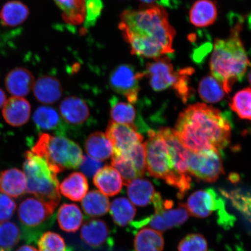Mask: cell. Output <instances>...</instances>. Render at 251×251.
<instances>
[{
	"label": "cell",
	"instance_id": "484cf974",
	"mask_svg": "<svg viewBox=\"0 0 251 251\" xmlns=\"http://www.w3.org/2000/svg\"><path fill=\"white\" fill-rule=\"evenodd\" d=\"M59 227L68 233L77 231L83 224V216L78 206L73 203H64L57 213Z\"/></svg>",
	"mask_w": 251,
	"mask_h": 251
},
{
	"label": "cell",
	"instance_id": "44dd1931",
	"mask_svg": "<svg viewBox=\"0 0 251 251\" xmlns=\"http://www.w3.org/2000/svg\"><path fill=\"white\" fill-rule=\"evenodd\" d=\"M26 192V178L23 172L11 168L0 173V193L13 198Z\"/></svg>",
	"mask_w": 251,
	"mask_h": 251
},
{
	"label": "cell",
	"instance_id": "5bb4252c",
	"mask_svg": "<svg viewBox=\"0 0 251 251\" xmlns=\"http://www.w3.org/2000/svg\"><path fill=\"white\" fill-rule=\"evenodd\" d=\"M60 114L65 122L72 126H81L89 119L90 109L87 103L78 97L71 96L63 100L59 105Z\"/></svg>",
	"mask_w": 251,
	"mask_h": 251
},
{
	"label": "cell",
	"instance_id": "74e56055",
	"mask_svg": "<svg viewBox=\"0 0 251 251\" xmlns=\"http://www.w3.org/2000/svg\"><path fill=\"white\" fill-rule=\"evenodd\" d=\"M178 251H208V243L202 235L190 234L182 239L178 246Z\"/></svg>",
	"mask_w": 251,
	"mask_h": 251
},
{
	"label": "cell",
	"instance_id": "60d3db41",
	"mask_svg": "<svg viewBox=\"0 0 251 251\" xmlns=\"http://www.w3.org/2000/svg\"><path fill=\"white\" fill-rule=\"evenodd\" d=\"M194 72V69L191 68H187L179 71V77L177 83L173 87L184 102L187 101L191 96V92L188 86V79Z\"/></svg>",
	"mask_w": 251,
	"mask_h": 251
},
{
	"label": "cell",
	"instance_id": "ffe728a7",
	"mask_svg": "<svg viewBox=\"0 0 251 251\" xmlns=\"http://www.w3.org/2000/svg\"><path fill=\"white\" fill-rule=\"evenodd\" d=\"M33 89L36 99L45 104H51L57 102L63 93L60 81L50 76L39 77L34 83Z\"/></svg>",
	"mask_w": 251,
	"mask_h": 251
},
{
	"label": "cell",
	"instance_id": "8992f818",
	"mask_svg": "<svg viewBox=\"0 0 251 251\" xmlns=\"http://www.w3.org/2000/svg\"><path fill=\"white\" fill-rule=\"evenodd\" d=\"M32 152L45 159L58 174L65 169L79 168L83 158L77 144L64 136L45 133L40 135Z\"/></svg>",
	"mask_w": 251,
	"mask_h": 251
},
{
	"label": "cell",
	"instance_id": "7402d4cb",
	"mask_svg": "<svg viewBox=\"0 0 251 251\" xmlns=\"http://www.w3.org/2000/svg\"><path fill=\"white\" fill-rule=\"evenodd\" d=\"M217 5L212 0H197L189 12L190 23L197 27H206L215 23L218 18Z\"/></svg>",
	"mask_w": 251,
	"mask_h": 251
},
{
	"label": "cell",
	"instance_id": "cb8c5ba5",
	"mask_svg": "<svg viewBox=\"0 0 251 251\" xmlns=\"http://www.w3.org/2000/svg\"><path fill=\"white\" fill-rule=\"evenodd\" d=\"M29 14V9L26 4L19 0H12L2 6L0 21L4 26L16 27L25 23Z\"/></svg>",
	"mask_w": 251,
	"mask_h": 251
},
{
	"label": "cell",
	"instance_id": "1f68e13d",
	"mask_svg": "<svg viewBox=\"0 0 251 251\" xmlns=\"http://www.w3.org/2000/svg\"><path fill=\"white\" fill-rule=\"evenodd\" d=\"M110 115L112 121L117 123L135 126L136 111L132 103L125 102L114 97L110 100Z\"/></svg>",
	"mask_w": 251,
	"mask_h": 251
},
{
	"label": "cell",
	"instance_id": "d590c367",
	"mask_svg": "<svg viewBox=\"0 0 251 251\" xmlns=\"http://www.w3.org/2000/svg\"><path fill=\"white\" fill-rule=\"evenodd\" d=\"M112 165L120 174L124 185L127 186L131 181L141 178L133 163L126 156L112 155Z\"/></svg>",
	"mask_w": 251,
	"mask_h": 251
},
{
	"label": "cell",
	"instance_id": "ab89813d",
	"mask_svg": "<svg viewBox=\"0 0 251 251\" xmlns=\"http://www.w3.org/2000/svg\"><path fill=\"white\" fill-rule=\"evenodd\" d=\"M123 156L127 157L133 163L140 177L144 176L147 171L146 149L144 144L142 143L138 144L132 150H130V151Z\"/></svg>",
	"mask_w": 251,
	"mask_h": 251
},
{
	"label": "cell",
	"instance_id": "bcb514c9",
	"mask_svg": "<svg viewBox=\"0 0 251 251\" xmlns=\"http://www.w3.org/2000/svg\"><path fill=\"white\" fill-rule=\"evenodd\" d=\"M16 251H39L35 248L28 246V245H25L19 248V249Z\"/></svg>",
	"mask_w": 251,
	"mask_h": 251
},
{
	"label": "cell",
	"instance_id": "6da1fadb",
	"mask_svg": "<svg viewBox=\"0 0 251 251\" xmlns=\"http://www.w3.org/2000/svg\"><path fill=\"white\" fill-rule=\"evenodd\" d=\"M119 28L131 54L156 59L174 52L176 31L166 9L159 5H143L122 12Z\"/></svg>",
	"mask_w": 251,
	"mask_h": 251
},
{
	"label": "cell",
	"instance_id": "83f0119b",
	"mask_svg": "<svg viewBox=\"0 0 251 251\" xmlns=\"http://www.w3.org/2000/svg\"><path fill=\"white\" fill-rule=\"evenodd\" d=\"M161 233L150 228L141 229L135 237V251H162L164 247V239Z\"/></svg>",
	"mask_w": 251,
	"mask_h": 251
},
{
	"label": "cell",
	"instance_id": "52a82bcc",
	"mask_svg": "<svg viewBox=\"0 0 251 251\" xmlns=\"http://www.w3.org/2000/svg\"><path fill=\"white\" fill-rule=\"evenodd\" d=\"M55 208L36 197L27 198L21 202L18 217L25 240L29 243L35 241L41 233L52 224Z\"/></svg>",
	"mask_w": 251,
	"mask_h": 251
},
{
	"label": "cell",
	"instance_id": "f546056e",
	"mask_svg": "<svg viewBox=\"0 0 251 251\" xmlns=\"http://www.w3.org/2000/svg\"><path fill=\"white\" fill-rule=\"evenodd\" d=\"M81 206L86 215L91 217H99L108 212L109 201L108 197L100 191L92 190L83 198Z\"/></svg>",
	"mask_w": 251,
	"mask_h": 251
},
{
	"label": "cell",
	"instance_id": "4dcf8cb0",
	"mask_svg": "<svg viewBox=\"0 0 251 251\" xmlns=\"http://www.w3.org/2000/svg\"><path fill=\"white\" fill-rule=\"evenodd\" d=\"M109 211L115 224L122 227L130 224L136 213L133 203L124 197L113 201Z\"/></svg>",
	"mask_w": 251,
	"mask_h": 251
},
{
	"label": "cell",
	"instance_id": "7dc6e473",
	"mask_svg": "<svg viewBox=\"0 0 251 251\" xmlns=\"http://www.w3.org/2000/svg\"><path fill=\"white\" fill-rule=\"evenodd\" d=\"M140 2H142L143 5H153L158 0H139Z\"/></svg>",
	"mask_w": 251,
	"mask_h": 251
},
{
	"label": "cell",
	"instance_id": "e0dca14e",
	"mask_svg": "<svg viewBox=\"0 0 251 251\" xmlns=\"http://www.w3.org/2000/svg\"><path fill=\"white\" fill-rule=\"evenodd\" d=\"M81 239L93 249H99L111 243L108 225L102 220L94 219L84 223L80 231Z\"/></svg>",
	"mask_w": 251,
	"mask_h": 251
},
{
	"label": "cell",
	"instance_id": "8fae6325",
	"mask_svg": "<svg viewBox=\"0 0 251 251\" xmlns=\"http://www.w3.org/2000/svg\"><path fill=\"white\" fill-rule=\"evenodd\" d=\"M147 64L144 76L149 79L151 86L156 92L174 87L179 77V71L175 72L170 59L166 56L154 59Z\"/></svg>",
	"mask_w": 251,
	"mask_h": 251
},
{
	"label": "cell",
	"instance_id": "e575fe53",
	"mask_svg": "<svg viewBox=\"0 0 251 251\" xmlns=\"http://www.w3.org/2000/svg\"><path fill=\"white\" fill-rule=\"evenodd\" d=\"M230 106L241 119L251 121V89L246 88L235 94Z\"/></svg>",
	"mask_w": 251,
	"mask_h": 251
},
{
	"label": "cell",
	"instance_id": "2e32d148",
	"mask_svg": "<svg viewBox=\"0 0 251 251\" xmlns=\"http://www.w3.org/2000/svg\"><path fill=\"white\" fill-rule=\"evenodd\" d=\"M35 80L31 72L25 68H16L9 71L5 78V86L14 97L26 96L33 89Z\"/></svg>",
	"mask_w": 251,
	"mask_h": 251
},
{
	"label": "cell",
	"instance_id": "f6af8a7d",
	"mask_svg": "<svg viewBox=\"0 0 251 251\" xmlns=\"http://www.w3.org/2000/svg\"><path fill=\"white\" fill-rule=\"evenodd\" d=\"M6 101H7V96H6L4 91L0 89V108L4 105Z\"/></svg>",
	"mask_w": 251,
	"mask_h": 251
},
{
	"label": "cell",
	"instance_id": "836d02e7",
	"mask_svg": "<svg viewBox=\"0 0 251 251\" xmlns=\"http://www.w3.org/2000/svg\"><path fill=\"white\" fill-rule=\"evenodd\" d=\"M21 237L20 229L14 223L6 221L0 224V251H11Z\"/></svg>",
	"mask_w": 251,
	"mask_h": 251
},
{
	"label": "cell",
	"instance_id": "8d00e7d4",
	"mask_svg": "<svg viewBox=\"0 0 251 251\" xmlns=\"http://www.w3.org/2000/svg\"><path fill=\"white\" fill-rule=\"evenodd\" d=\"M37 245L39 251H67L64 238L54 232L43 234L37 241Z\"/></svg>",
	"mask_w": 251,
	"mask_h": 251
},
{
	"label": "cell",
	"instance_id": "ac0fdd59",
	"mask_svg": "<svg viewBox=\"0 0 251 251\" xmlns=\"http://www.w3.org/2000/svg\"><path fill=\"white\" fill-rule=\"evenodd\" d=\"M33 121L39 130L54 131L58 136H63L67 130L61 114L50 106H42L37 108Z\"/></svg>",
	"mask_w": 251,
	"mask_h": 251
},
{
	"label": "cell",
	"instance_id": "5b68a950",
	"mask_svg": "<svg viewBox=\"0 0 251 251\" xmlns=\"http://www.w3.org/2000/svg\"><path fill=\"white\" fill-rule=\"evenodd\" d=\"M23 169L26 192L56 208L61 200L58 173L42 157L29 151L25 153Z\"/></svg>",
	"mask_w": 251,
	"mask_h": 251
},
{
	"label": "cell",
	"instance_id": "b9f144b4",
	"mask_svg": "<svg viewBox=\"0 0 251 251\" xmlns=\"http://www.w3.org/2000/svg\"><path fill=\"white\" fill-rule=\"evenodd\" d=\"M17 205L10 197L0 193V222H6L14 215Z\"/></svg>",
	"mask_w": 251,
	"mask_h": 251
},
{
	"label": "cell",
	"instance_id": "3957f363",
	"mask_svg": "<svg viewBox=\"0 0 251 251\" xmlns=\"http://www.w3.org/2000/svg\"><path fill=\"white\" fill-rule=\"evenodd\" d=\"M241 29V24H238L228 38L216 39L210 60L212 76L226 93L231 92L237 81L243 79L251 65L240 38Z\"/></svg>",
	"mask_w": 251,
	"mask_h": 251
},
{
	"label": "cell",
	"instance_id": "ba28073f",
	"mask_svg": "<svg viewBox=\"0 0 251 251\" xmlns=\"http://www.w3.org/2000/svg\"><path fill=\"white\" fill-rule=\"evenodd\" d=\"M190 176L203 181L213 183L224 174V166L218 151L206 150L193 152L190 151L187 158Z\"/></svg>",
	"mask_w": 251,
	"mask_h": 251
},
{
	"label": "cell",
	"instance_id": "f35d334b",
	"mask_svg": "<svg viewBox=\"0 0 251 251\" xmlns=\"http://www.w3.org/2000/svg\"><path fill=\"white\" fill-rule=\"evenodd\" d=\"M86 15L83 30L94 26L102 14V0H85Z\"/></svg>",
	"mask_w": 251,
	"mask_h": 251
},
{
	"label": "cell",
	"instance_id": "30bf717a",
	"mask_svg": "<svg viewBox=\"0 0 251 251\" xmlns=\"http://www.w3.org/2000/svg\"><path fill=\"white\" fill-rule=\"evenodd\" d=\"M106 136L112 144L113 154L124 155L135 146L143 142V137L137 127L110 121L106 128Z\"/></svg>",
	"mask_w": 251,
	"mask_h": 251
},
{
	"label": "cell",
	"instance_id": "d6986e66",
	"mask_svg": "<svg viewBox=\"0 0 251 251\" xmlns=\"http://www.w3.org/2000/svg\"><path fill=\"white\" fill-rule=\"evenodd\" d=\"M93 182L100 192L109 197L120 193L124 184L117 169L110 166L99 169L94 176Z\"/></svg>",
	"mask_w": 251,
	"mask_h": 251
},
{
	"label": "cell",
	"instance_id": "4316f807",
	"mask_svg": "<svg viewBox=\"0 0 251 251\" xmlns=\"http://www.w3.org/2000/svg\"><path fill=\"white\" fill-rule=\"evenodd\" d=\"M127 195L134 205L144 206L152 202L155 194V188L151 182L143 178H137L127 185Z\"/></svg>",
	"mask_w": 251,
	"mask_h": 251
},
{
	"label": "cell",
	"instance_id": "9a60e30c",
	"mask_svg": "<svg viewBox=\"0 0 251 251\" xmlns=\"http://www.w3.org/2000/svg\"><path fill=\"white\" fill-rule=\"evenodd\" d=\"M2 117L7 123L13 127L22 126L29 121L31 105L23 97H12L3 105Z\"/></svg>",
	"mask_w": 251,
	"mask_h": 251
},
{
	"label": "cell",
	"instance_id": "c3c4849f",
	"mask_svg": "<svg viewBox=\"0 0 251 251\" xmlns=\"http://www.w3.org/2000/svg\"><path fill=\"white\" fill-rule=\"evenodd\" d=\"M248 78H249V82L251 85V71L250 72L249 74V76H248Z\"/></svg>",
	"mask_w": 251,
	"mask_h": 251
},
{
	"label": "cell",
	"instance_id": "f1b7e54d",
	"mask_svg": "<svg viewBox=\"0 0 251 251\" xmlns=\"http://www.w3.org/2000/svg\"><path fill=\"white\" fill-rule=\"evenodd\" d=\"M62 11L65 23L72 25L83 24L85 19V0H54Z\"/></svg>",
	"mask_w": 251,
	"mask_h": 251
},
{
	"label": "cell",
	"instance_id": "603a6c76",
	"mask_svg": "<svg viewBox=\"0 0 251 251\" xmlns=\"http://www.w3.org/2000/svg\"><path fill=\"white\" fill-rule=\"evenodd\" d=\"M89 184L86 176L80 172L72 173L59 185L63 196L74 201H80L86 196Z\"/></svg>",
	"mask_w": 251,
	"mask_h": 251
},
{
	"label": "cell",
	"instance_id": "9c48e42d",
	"mask_svg": "<svg viewBox=\"0 0 251 251\" xmlns=\"http://www.w3.org/2000/svg\"><path fill=\"white\" fill-rule=\"evenodd\" d=\"M144 76V72H139L130 65H120L109 75V83L111 89L127 99L128 102H136L140 92L139 81Z\"/></svg>",
	"mask_w": 251,
	"mask_h": 251
},
{
	"label": "cell",
	"instance_id": "7a4b0ae2",
	"mask_svg": "<svg viewBox=\"0 0 251 251\" xmlns=\"http://www.w3.org/2000/svg\"><path fill=\"white\" fill-rule=\"evenodd\" d=\"M191 152L211 150L219 152L230 141L231 125L219 109L203 103L188 106L180 113L174 130Z\"/></svg>",
	"mask_w": 251,
	"mask_h": 251
},
{
	"label": "cell",
	"instance_id": "ee69618b",
	"mask_svg": "<svg viewBox=\"0 0 251 251\" xmlns=\"http://www.w3.org/2000/svg\"><path fill=\"white\" fill-rule=\"evenodd\" d=\"M231 196L234 205L251 221V197Z\"/></svg>",
	"mask_w": 251,
	"mask_h": 251
},
{
	"label": "cell",
	"instance_id": "4fadbf2b",
	"mask_svg": "<svg viewBox=\"0 0 251 251\" xmlns=\"http://www.w3.org/2000/svg\"><path fill=\"white\" fill-rule=\"evenodd\" d=\"M220 205L217 194L211 188L194 192L186 204L189 214L202 219L211 216L219 209Z\"/></svg>",
	"mask_w": 251,
	"mask_h": 251
},
{
	"label": "cell",
	"instance_id": "7bdbcfd3",
	"mask_svg": "<svg viewBox=\"0 0 251 251\" xmlns=\"http://www.w3.org/2000/svg\"><path fill=\"white\" fill-rule=\"evenodd\" d=\"M102 166L101 161L93 158L89 155H84L79 168L84 175L91 177H93Z\"/></svg>",
	"mask_w": 251,
	"mask_h": 251
},
{
	"label": "cell",
	"instance_id": "d4e9b609",
	"mask_svg": "<svg viewBox=\"0 0 251 251\" xmlns=\"http://www.w3.org/2000/svg\"><path fill=\"white\" fill-rule=\"evenodd\" d=\"M88 155L99 161H105L113 154V147L106 134L100 131L91 134L85 143Z\"/></svg>",
	"mask_w": 251,
	"mask_h": 251
},
{
	"label": "cell",
	"instance_id": "7c38bea8",
	"mask_svg": "<svg viewBox=\"0 0 251 251\" xmlns=\"http://www.w3.org/2000/svg\"><path fill=\"white\" fill-rule=\"evenodd\" d=\"M189 218L186 204L180 203L177 208H165L155 211L154 215L134 224V226L142 227L149 225L157 231L163 232L184 224Z\"/></svg>",
	"mask_w": 251,
	"mask_h": 251
},
{
	"label": "cell",
	"instance_id": "d6a6232c",
	"mask_svg": "<svg viewBox=\"0 0 251 251\" xmlns=\"http://www.w3.org/2000/svg\"><path fill=\"white\" fill-rule=\"evenodd\" d=\"M219 81L212 76H207L201 80L199 92L201 98L208 103H216L224 98L225 92Z\"/></svg>",
	"mask_w": 251,
	"mask_h": 251
},
{
	"label": "cell",
	"instance_id": "277c9868",
	"mask_svg": "<svg viewBox=\"0 0 251 251\" xmlns=\"http://www.w3.org/2000/svg\"><path fill=\"white\" fill-rule=\"evenodd\" d=\"M144 145L146 168L149 175L176 188L178 196L183 197L190 189L191 178L182 177L176 173L167 145L159 131L150 130L149 139Z\"/></svg>",
	"mask_w": 251,
	"mask_h": 251
}]
</instances>
